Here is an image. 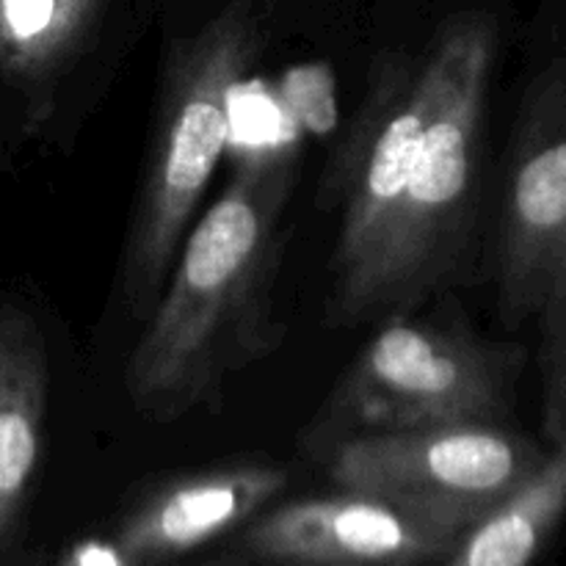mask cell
<instances>
[{
    "mask_svg": "<svg viewBox=\"0 0 566 566\" xmlns=\"http://www.w3.org/2000/svg\"><path fill=\"white\" fill-rule=\"evenodd\" d=\"M291 155L243 158L182 238L125 370L138 418L175 423L213 407L224 381L280 346L274 287Z\"/></svg>",
    "mask_w": 566,
    "mask_h": 566,
    "instance_id": "obj_1",
    "label": "cell"
},
{
    "mask_svg": "<svg viewBox=\"0 0 566 566\" xmlns=\"http://www.w3.org/2000/svg\"><path fill=\"white\" fill-rule=\"evenodd\" d=\"M497 53L501 28L486 11L451 14L426 48L431 111L363 321L412 315L462 271L479 219Z\"/></svg>",
    "mask_w": 566,
    "mask_h": 566,
    "instance_id": "obj_2",
    "label": "cell"
},
{
    "mask_svg": "<svg viewBox=\"0 0 566 566\" xmlns=\"http://www.w3.org/2000/svg\"><path fill=\"white\" fill-rule=\"evenodd\" d=\"M280 0H227L171 53L119 265L136 318L158 302L230 142L232 97L271 42Z\"/></svg>",
    "mask_w": 566,
    "mask_h": 566,
    "instance_id": "obj_3",
    "label": "cell"
},
{
    "mask_svg": "<svg viewBox=\"0 0 566 566\" xmlns=\"http://www.w3.org/2000/svg\"><path fill=\"white\" fill-rule=\"evenodd\" d=\"M525 363L523 346L486 340L462 321L396 315L343 370L304 446L326 457L337 442L376 431L503 423Z\"/></svg>",
    "mask_w": 566,
    "mask_h": 566,
    "instance_id": "obj_4",
    "label": "cell"
},
{
    "mask_svg": "<svg viewBox=\"0 0 566 566\" xmlns=\"http://www.w3.org/2000/svg\"><path fill=\"white\" fill-rule=\"evenodd\" d=\"M547 451L503 423H459L348 437L326 459L337 490L468 531L528 484Z\"/></svg>",
    "mask_w": 566,
    "mask_h": 566,
    "instance_id": "obj_5",
    "label": "cell"
},
{
    "mask_svg": "<svg viewBox=\"0 0 566 566\" xmlns=\"http://www.w3.org/2000/svg\"><path fill=\"white\" fill-rule=\"evenodd\" d=\"M390 77L376 86L357 138L343 155L340 230L332 252L329 324H363L365 302L381 269L409 171L431 111V66L420 59L390 61Z\"/></svg>",
    "mask_w": 566,
    "mask_h": 566,
    "instance_id": "obj_6",
    "label": "cell"
},
{
    "mask_svg": "<svg viewBox=\"0 0 566 566\" xmlns=\"http://www.w3.org/2000/svg\"><path fill=\"white\" fill-rule=\"evenodd\" d=\"M497 291L509 324L566 304V64L531 77L509 142Z\"/></svg>",
    "mask_w": 566,
    "mask_h": 566,
    "instance_id": "obj_7",
    "label": "cell"
},
{
    "mask_svg": "<svg viewBox=\"0 0 566 566\" xmlns=\"http://www.w3.org/2000/svg\"><path fill=\"white\" fill-rule=\"evenodd\" d=\"M464 531L381 497L346 492L271 509L243 534V551L282 566H431Z\"/></svg>",
    "mask_w": 566,
    "mask_h": 566,
    "instance_id": "obj_8",
    "label": "cell"
},
{
    "mask_svg": "<svg viewBox=\"0 0 566 566\" xmlns=\"http://www.w3.org/2000/svg\"><path fill=\"white\" fill-rule=\"evenodd\" d=\"M285 486V468L258 462L180 475L125 514L111 547L125 566L169 562L249 523Z\"/></svg>",
    "mask_w": 566,
    "mask_h": 566,
    "instance_id": "obj_9",
    "label": "cell"
},
{
    "mask_svg": "<svg viewBox=\"0 0 566 566\" xmlns=\"http://www.w3.org/2000/svg\"><path fill=\"white\" fill-rule=\"evenodd\" d=\"M50 352L22 304H0V566H14L44 457Z\"/></svg>",
    "mask_w": 566,
    "mask_h": 566,
    "instance_id": "obj_10",
    "label": "cell"
},
{
    "mask_svg": "<svg viewBox=\"0 0 566 566\" xmlns=\"http://www.w3.org/2000/svg\"><path fill=\"white\" fill-rule=\"evenodd\" d=\"M108 0H0V75L28 99L33 125L81 59Z\"/></svg>",
    "mask_w": 566,
    "mask_h": 566,
    "instance_id": "obj_11",
    "label": "cell"
},
{
    "mask_svg": "<svg viewBox=\"0 0 566 566\" xmlns=\"http://www.w3.org/2000/svg\"><path fill=\"white\" fill-rule=\"evenodd\" d=\"M566 506V448H551L534 479L459 536L446 566H531Z\"/></svg>",
    "mask_w": 566,
    "mask_h": 566,
    "instance_id": "obj_12",
    "label": "cell"
},
{
    "mask_svg": "<svg viewBox=\"0 0 566 566\" xmlns=\"http://www.w3.org/2000/svg\"><path fill=\"white\" fill-rule=\"evenodd\" d=\"M545 448H566V304L539 315Z\"/></svg>",
    "mask_w": 566,
    "mask_h": 566,
    "instance_id": "obj_13",
    "label": "cell"
}]
</instances>
